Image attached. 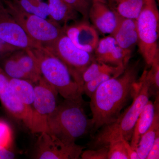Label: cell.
Returning <instances> with one entry per match:
<instances>
[{
    "label": "cell",
    "instance_id": "484cf974",
    "mask_svg": "<svg viewBox=\"0 0 159 159\" xmlns=\"http://www.w3.org/2000/svg\"><path fill=\"white\" fill-rule=\"evenodd\" d=\"M108 146V159H129L123 139L113 141Z\"/></svg>",
    "mask_w": 159,
    "mask_h": 159
},
{
    "label": "cell",
    "instance_id": "9c48e42d",
    "mask_svg": "<svg viewBox=\"0 0 159 159\" xmlns=\"http://www.w3.org/2000/svg\"><path fill=\"white\" fill-rule=\"evenodd\" d=\"M40 134L34 156L36 159H79L85 148L75 143L62 142L57 137L46 132Z\"/></svg>",
    "mask_w": 159,
    "mask_h": 159
},
{
    "label": "cell",
    "instance_id": "6da1fadb",
    "mask_svg": "<svg viewBox=\"0 0 159 159\" xmlns=\"http://www.w3.org/2000/svg\"><path fill=\"white\" fill-rule=\"evenodd\" d=\"M139 61L128 64L122 74L102 83L91 96L93 135L102 126L116 121L133 98L139 84Z\"/></svg>",
    "mask_w": 159,
    "mask_h": 159
},
{
    "label": "cell",
    "instance_id": "3957f363",
    "mask_svg": "<svg viewBox=\"0 0 159 159\" xmlns=\"http://www.w3.org/2000/svg\"><path fill=\"white\" fill-rule=\"evenodd\" d=\"M83 103L65 99L48 118L46 132L67 143H75L78 138L92 132L93 121L86 115Z\"/></svg>",
    "mask_w": 159,
    "mask_h": 159
},
{
    "label": "cell",
    "instance_id": "4316f807",
    "mask_svg": "<svg viewBox=\"0 0 159 159\" xmlns=\"http://www.w3.org/2000/svg\"><path fill=\"white\" fill-rule=\"evenodd\" d=\"M114 77L112 74H104L99 75L98 77H95L93 79L91 80L88 82L84 83L83 86V93H85L88 97L90 98L95 91L99 86V85L106 81L107 80Z\"/></svg>",
    "mask_w": 159,
    "mask_h": 159
},
{
    "label": "cell",
    "instance_id": "7402d4cb",
    "mask_svg": "<svg viewBox=\"0 0 159 159\" xmlns=\"http://www.w3.org/2000/svg\"><path fill=\"white\" fill-rule=\"evenodd\" d=\"M125 68V67L116 66L98 62L94 58L90 65L83 73V82L84 84L99 75L104 74H112L115 77H118L123 73Z\"/></svg>",
    "mask_w": 159,
    "mask_h": 159
},
{
    "label": "cell",
    "instance_id": "7c38bea8",
    "mask_svg": "<svg viewBox=\"0 0 159 159\" xmlns=\"http://www.w3.org/2000/svg\"><path fill=\"white\" fill-rule=\"evenodd\" d=\"M93 54L94 58L98 62L125 68L128 65L132 55L130 52L122 48L111 35L99 40Z\"/></svg>",
    "mask_w": 159,
    "mask_h": 159
},
{
    "label": "cell",
    "instance_id": "2e32d148",
    "mask_svg": "<svg viewBox=\"0 0 159 159\" xmlns=\"http://www.w3.org/2000/svg\"><path fill=\"white\" fill-rule=\"evenodd\" d=\"M159 98L156 97L154 102L155 115L151 125L140 139L136 148L139 159H145L153 145L157 135L159 134Z\"/></svg>",
    "mask_w": 159,
    "mask_h": 159
},
{
    "label": "cell",
    "instance_id": "83f0119b",
    "mask_svg": "<svg viewBox=\"0 0 159 159\" xmlns=\"http://www.w3.org/2000/svg\"><path fill=\"white\" fill-rule=\"evenodd\" d=\"M82 16L83 20H89V14L93 4L92 0H64Z\"/></svg>",
    "mask_w": 159,
    "mask_h": 159
},
{
    "label": "cell",
    "instance_id": "5bb4252c",
    "mask_svg": "<svg viewBox=\"0 0 159 159\" xmlns=\"http://www.w3.org/2000/svg\"><path fill=\"white\" fill-rule=\"evenodd\" d=\"M121 16L113 11L106 3L93 2L89 19L97 31L111 35L116 28Z\"/></svg>",
    "mask_w": 159,
    "mask_h": 159
},
{
    "label": "cell",
    "instance_id": "5b68a950",
    "mask_svg": "<svg viewBox=\"0 0 159 159\" xmlns=\"http://www.w3.org/2000/svg\"><path fill=\"white\" fill-rule=\"evenodd\" d=\"M3 2L29 38L39 45L48 48L64 33L63 27L52 20L28 13L12 0H3Z\"/></svg>",
    "mask_w": 159,
    "mask_h": 159
},
{
    "label": "cell",
    "instance_id": "d6a6232c",
    "mask_svg": "<svg viewBox=\"0 0 159 159\" xmlns=\"http://www.w3.org/2000/svg\"><path fill=\"white\" fill-rule=\"evenodd\" d=\"M123 142L125 145L129 159H139L136 151L131 146L130 143L128 141L123 139Z\"/></svg>",
    "mask_w": 159,
    "mask_h": 159
},
{
    "label": "cell",
    "instance_id": "4fadbf2b",
    "mask_svg": "<svg viewBox=\"0 0 159 159\" xmlns=\"http://www.w3.org/2000/svg\"><path fill=\"white\" fill-rule=\"evenodd\" d=\"M75 22L63 26L65 34L78 48L93 54L99 40L97 30L88 20Z\"/></svg>",
    "mask_w": 159,
    "mask_h": 159
},
{
    "label": "cell",
    "instance_id": "30bf717a",
    "mask_svg": "<svg viewBox=\"0 0 159 159\" xmlns=\"http://www.w3.org/2000/svg\"><path fill=\"white\" fill-rule=\"evenodd\" d=\"M0 39L18 49L40 46L29 38L7 11L3 2H0Z\"/></svg>",
    "mask_w": 159,
    "mask_h": 159
},
{
    "label": "cell",
    "instance_id": "277c9868",
    "mask_svg": "<svg viewBox=\"0 0 159 159\" xmlns=\"http://www.w3.org/2000/svg\"><path fill=\"white\" fill-rule=\"evenodd\" d=\"M26 50L34 58L42 77L54 87L64 99L83 102L82 89L74 81L61 61L42 46Z\"/></svg>",
    "mask_w": 159,
    "mask_h": 159
},
{
    "label": "cell",
    "instance_id": "603a6c76",
    "mask_svg": "<svg viewBox=\"0 0 159 159\" xmlns=\"http://www.w3.org/2000/svg\"><path fill=\"white\" fill-rule=\"evenodd\" d=\"M24 11L46 19L49 16L48 3L42 0H12Z\"/></svg>",
    "mask_w": 159,
    "mask_h": 159
},
{
    "label": "cell",
    "instance_id": "9a60e30c",
    "mask_svg": "<svg viewBox=\"0 0 159 159\" xmlns=\"http://www.w3.org/2000/svg\"><path fill=\"white\" fill-rule=\"evenodd\" d=\"M111 35L122 48L132 53L133 49L138 44L139 40L136 20L121 16Z\"/></svg>",
    "mask_w": 159,
    "mask_h": 159
},
{
    "label": "cell",
    "instance_id": "836d02e7",
    "mask_svg": "<svg viewBox=\"0 0 159 159\" xmlns=\"http://www.w3.org/2000/svg\"><path fill=\"white\" fill-rule=\"evenodd\" d=\"M14 158V154L12 152L0 146V159H11Z\"/></svg>",
    "mask_w": 159,
    "mask_h": 159
},
{
    "label": "cell",
    "instance_id": "ba28073f",
    "mask_svg": "<svg viewBox=\"0 0 159 159\" xmlns=\"http://www.w3.org/2000/svg\"><path fill=\"white\" fill-rule=\"evenodd\" d=\"M34 85V97L32 108L33 133L47 131V120L57 107L58 92L42 77Z\"/></svg>",
    "mask_w": 159,
    "mask_h": 159
},
{
    "label": "cell",
    "instance_id": "4dcf8cb0",
    "mask_svg": "<svg viewBox=\"0 0 159 159\" xmlns=\"http://www.w3.org/2000/svg\"><path fill=\"white\" fill-rule=\"evenodd\" d=\"M159 159V134L157 135L153 145L150 148L146 159Z\"/></svg>",
    "mask_w": 159,
    "mask_h": 159
},
{
    "label": "cell",
    "instance_id": "8fae6325",
    "mask_svg": "<svg viewBox=\"0 0 159 159\" xmlns=\"http://www.w3.org/2000/svg\"><path fill=\"white\" fill-rule=\"evenodd\" d=\"M0 100L9 113L22 121L32 132L33 114L32 107L25 105L15 95L9 86V78L1 71Z\"/></svg>",
    "mask_w": 159,
    "mask_h": 159
},
{
    "label": "cell",
    "instance_id": "f1b7e54d",
    "mask_svg": "<svg viewBox=\"0 0 159 159\" xmlns=\"http://www.w3.org/2000/svg\"><path fill=\"white\" fill-rule=\"evenodd\" d=\"M13 141V133L10 125L0 120V146L9 149Z\"/></svg>",
    "mask_w": 159,
    "mask_h": 159
},
{
    "label": "cell",
    "instance_id": "52a82bcc",
    "mask_svg": "<svg viewBox=\"0 0 159 159\" xmlns=\"http://www.w3.org/2000/svg\"><path fill=\"white\" fill-rule=\"evenodd\" d=\"M47 48L64 63L74 81L82 89V74L94 59L93 54L78 48L65 33Z\"/></svg>",
    "mask_w": 159,
    "mask_h": 159
},
{
    "label": "cell",
    "instance_id": "e0dca14e",
    "mask_svg": "<svg viewBox=\"0 0 159 159\" xmlns=\"http://www.w3.org/2000/svg\"><path fill=\"white\" fill-rule=\"evenodd\" d=\"M49 16L59 25L78 20L79 14L64 0H48Z\"/></svg>",
    "mask_w": 159,
    "mask_h": 159
},
{
    "label": "cell",
    "instance_id": "8d00e7d4",
    "mask_svg": "<svg viewBox=\"0 0 159 159\" xmlns=\"http://www.w3.org/2000/svg\"><path fill=\"white\" fill-rule=\"evenodd\" d=\"M156 1H157V2H159V0H156Z\"/></svg>",
    "mask_w": 159,
    "mask_h": 159
},
{
    "label": "cell",
    "instance_id": "d4e9b609",
    "mask_svg": "<svg viewBox=\"0 0 159 159\" xmlns=\"http://www.w3.org/2000/svg\"><path fill=\"white\" fill-rule=\"evenodd\" d=\"M11 54V55H8V57L5 60L3 64L5 73L11 78L29 80L27 76L20 68L12 52Z\"/></svg>",
    "mask_w": 159,
    "mask_h": 159
},
{
    "label": "cell",
    "instance_id": "7a4b0ae2",
    "mask_svg": "<svg viewBox=\"0 0 159 159\" xmlns=\"http://www.w3.org/2000/svg\"><path fill=\"white\" fill-rule=\"evenodd\" d=\"M138 81V88L131 105L125 111L121 113L116 121L102 126L97 134L93 135L89 144L90 149L107 146L118 139L130 141L138 117L150 97L144 72Z\"/></svg>",
    "mask_w": 159,
    "mask_h": 159
},
{
    "label": "cell",
    "instance_id": "e575fe53",
    "mask_svg": "<svg viewBox=\"0 0 159 159\" xmlns=\"http://www.w3.org/2000/svg\"><path fill=\"white\" fill-rule=\"evenodd\" d=\"M93 2H101L107 4V0H92Z\"/></svg>",
    "mask_w": 159,
    "mask_h": 159
},
{
    "label": "cell",
    "instance_id": "cb8c5ba5",
    "mask_svg": "<svg viewBox=\"0 0 159 159\" xmlns=\"http://www.w3.org/2000/svg\"><path fill=\"white\" fill-rule=\"evenodd\" d=\"M149 71H144L146 82L148 84L149 95L156 97L159 92V56L154 61Z\"/></svg>",
    "mask_w": 159,
    "mask_h": 159
},
{
    "label": "cell",
    "instance_id": "d590c367",
    "mask_svg": "<svg viewBox=\"0 0 159 159\" xmlns=\"http://www.w3.org/2000/svg\"><path fill=\"white\" fill-rule=\"evenodd\" d=\"M3 0H0V2H3Z\"/></svg>",
    "mask_w": 159,
    "mask_h": 159
},
{
    "label": "cell",
    "instance_id": "8992f818",
    "mask_svg": "<svg viewBox=\"0 0 159 159\" xmlns=\"http://www.w3.org/2000/svg\"><path fill=\"white\" fill-rule=\"evenodd\" d=\"M156 0H145L137 19L139 51L146 65L150 67L159 56V11Z\"/></svg>",
    "mask_w": 159,
    "mask_h": 159
},
{
    "label": "cell",
    "instance_id": "1f68e13d",
    "mask_svg": "<svg viewBox=\"0 0 159 159\" xmlns=\"http://www.w3.org/2000/svg\"><path fill=\"white\" fill-rule=\"evenodd\" d=\"M18 49L0 39V57L8 56V54H10L12 51Z\"/></svg>",
    "mask_w": 159,
    "mask_h": 159
},
{
    "label": "cell",
    "instance_id": "d6986e66",
    "mask_svg": "<svg viewBox=\"0 0 159 159\" xmlns=\"http://www.w3.org/2000/svg\"><path fill=\"white\" fill-rule=\"evenodd\" d=\"M145 0H107V6L120 16L136 20Z\"/></svg>",
    "mask_w": 159,
    "mask_h": 159
},
{
    "label": "cell",
    "instance_id": "ac0fdd59",
    "mask_svg": "<svg viewBox=\"0 0 159 159\" xmlns=\"http://www.w3.org/2000/svg\"><path fill=\"white\" fill-rule=\"evenodd\" d=\"M154 115V104L148 100L138 117L130 141L131 146L136 151L141 137L151 125Z\"/></svg>",
    "mask_w": 159,
    "mask_h": 159
},
{
    "label": "cell",
    "instance_id": "f546056e",
    "mask_svg": "<svg viewBox=\"0 0 159 159\" xmlns=\"http://www.w3.org/2000/svg\"><path fill=\"white\" fill-rule=\"evenodd\" d=\"M108 145L96 149L83 151L80 157L82 159H108Z\"/></svg>",
    "mask_w": 159,
    "mask_h": 159
},
{
    "label": "cell",
    "instance_id": "44dd1931",
    "mask_svg": "<svg viewBox=\"0 0 159 159\" xmlns=\"http://www.w3.org/2000/svg\"><path fill=\"white\" fill-rule=\"evenodd\" d=\"M9 85L15 95L25 105L32 107L34 97V85L26 80L9 78Z\"/></svg>",
    "mask_w": 159,
    "mask_h": 159
},
{
    "label": "cell",
    "instance_id": "ffe728a7",
    "mask_svg": "<svg viewBox=\"0 0 159 159\" xmlns=\"http://www.w3.org/2000/svg\"><path fill=\"white\" fill-rule=\"evenodd\" d=\"M16 52L13 56L21 70L25 74L28 80L34 84L38 82L42 76L35 61L25 49Z\"/></svg>",
    "mask_w": 159,
    "mask_h": 159
}]
</instances>
